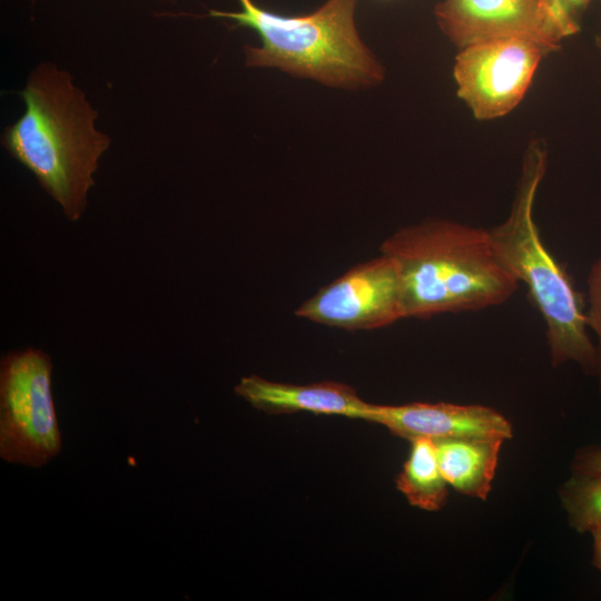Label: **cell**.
I'll use <instances>...</instances> for the list:
<instances>
[{
  "mask_svg": "<svg viewBox=\"0 0 601 601\" xmlns=\"http://www.w3.org/2000/svg\"><path fill=\"white\" fill-rule=\"evenodd\" d=\"M21 97L24 112L6 128L2 145L36 176L65 216L78 220L111 139L96 129L98 112L71 76L50 62L31 71Z\"/></svg>",
  "mask_w": 601,
  "mask_h": 601,
  "instance_id": "6da1fadb",
  "label": "cell"
},
{
  "mask_svg": "<svg viewBox=\"0 0 601 601\" xmlns=\"http://www.w3.org/2000/svg\"><path fill=\"white\" fill-rule=\"evenodd\" d=\"M380 252L397 265L406 318L481 311L506 302L519 288L489 229L428 219L397 229Z\"/></svg>",
  "mask_w": 601,
  "mask_h": 601,
  "instance_id": "7a4b0ae2",
  "label": "cell"
},
{
  "mask_svg": "<svg viewBox=\"0 0 601 601\" xmlns=\"http://www.w3.org/2000/svg\"><path fill=\"white\" fill-rule=\"evenodd\" d=\"M239 11L210 10L234 27L256 31L260 47L245 46L247 67L278 68L296 77L341 88L376 86L384 68L355 27L357 0H327L308 14L284 16L253 0H238Z\"/></svg>",
  "mask_w": 601,
  "mask_h": 601,
  "instance_id": "3957f363",
  "label": "cell"
},
{
  "mask_svg": "<svg viewBox=\"0 0 601 601\" xmlns=\"http://www.w3.org/2000/svg\"><path fill=\"white\" fill-rule=\"evenodd\" d=\"M545 168V148L534 141L525 152L510 215L489 234L499 259L519 283L526 285L545 322L552 365L575 362L591 375L595 374L597 348L587 332L584 295L543 244L533 217Z\"/></svg>",
  "mask_w": 601,
  "mask_h": 601,
  "instance_id": "277c9868",
  "label": "cell"
},
{
  "mask_svg": "<svg viewBox=\"0 0 601 601\" xmlns=\"http://www.w3.org/2000/svg\"><path fill=\"white\" fill-rule=\"evenodd\" d=\"M50 357L38 348L10 352L0 371V456L39 467L61 450L51 394Z\"/></svg>",
  "mask_w": 601,
  "mask_h": 601,
  "instance_id": "5b68a950",
  "label": "cell"
},
{
  "mask_svg": "<svg viewBox=\"0 0 601 601\" xmlns=\"http://www.w3.org/2000/svg\"><path fill=\"white\" fill-rule=\"evenodd\" d=\"M434 14L442 32L460 49L516 38L535 42L550 53L580 30L578 20L556 0H444L435 6Z\"/></svg>",
  "mask_w": 601,
  "mask_h": 601,
  "instance_id": "8992f818",
  "label": "cell"
},
{
  "mask_svg": "<svg viewBox=\"0 0 601 601\" xmlns=\"http://www.w3.org/2000/svg\"><path fill=\"white\" fill-rule=\"evenodd\" d=\"M545 55L538 43L516 38L466 46L453 68L457 96L476 119L500 118L521 102Z\"/></svg>",
  "mask_w": 601,
  "mask_h": 601,
  "instance_id": "52a82bcc",
  "label": "cell"
},
{
  "mask_svg": "<svg viewBox=\"0 0 601 601\" xmlns=\"http://www.w3.org/2000/svg\"><path fill=\"white\" fill-rule=\"evenodd\" d=\"M298 317L346 331H370L405 317L396 263L381 254L322 287L296 311Z\"/></svg>",
  "mask_w": 601,
  "mask_h": 601,
  "instance_id": "ba28073f",
  "label": "cell"
},
{
  "mask_svg": "<svg viewBox=\"0 0 601 601\" xmlns=\"http://www.w3.org/2000/svg\"><path fill=\"white\" fill-rule=\"evenodd\" d=\"M364 421L384 425L393 434L408 441H432L452 437L513 436L509 420L484 405L414 402L403 405L370 404Z\"/></svg>",
  "mask_w": 601,
  "mask_h": 601,
  "instance_id": "9c48e42d",
  "label": "cell"
},
{
  "mask_svg": "<svg viewBox=\"0 0 601 601\" xmlns=\"http://www.w3.org/2000/svg\"><path fill=\"white\" fill-rule=\"evenodd\" d=\"M235 392L255 408L269 414L311 412L363 420L370 407L353 387L339 382L296 385L249 375L240 380Z\"/></svg>",
  "mask_w": 601,
  "mask_h": 601,
  "instance_id": "30bf717a",
  "label": "cell"
},
{
  "mask_svg": "<svg viewBox=\"0 0 601 601\" xmlns=\"http://www.w3.org/2000/svg\"><path fill=\"white\" fill-rule=\"evenodd\" d=\"M497 437H452L434 441L441 472L455 491L486 500L503 444Z\"/></svg>",
  "mask_w": 601,
  "mask_h": 601,
  "instance_id": "8fae6325",
  "label": "cell"
},
{
  "mask_svg": "<svg viewBox=\"0 0 601 601\" xmlns=\"http://www.w3.org/2000/svg\"><path fill=\"white\" fill-rule=\"evenodd\" d=\"M396 477L397 490L408 503L425 511L441 510L447 500V483L441 472L434 441L415 439Z\"/></svg>",
  "mask_w": 601,
  "mask_h": 601,
  "instance_id": "7c38bea8",
  "label": "cell"
},
{
  "mask_svg": "<svg viewBox=\"0 0 601 601\" xmlns=\"http://www.w3.org/2000/svg\"><path fill=\"white\" fill-rule=\"evenodd\" d=\"M559 493L571 528L584 533L601 526V472H572Z\"/></svg>",
  "mask_w": 601,
  "mask_h": 601,
  "instance_id": "4fadbf2b",
  "label": "cell"
},
{
  "mask_svg": "<svg viewBox=\"0 0 601 601\" xmlns=\"http://www.w3.org/2000/svg\"><path fill=\"white\" fill-rule=\"evenodd\" d=\"M587 325L597 337V367L595 374L599 380V390L601 392V257L591 266L588 275V306L585 311Z\"/></svg>",
  "mask_w": 601,
  "mask_h": 601,
  "instance_id": "5bb4252c",
  "label": "cell"
},
{
  "mask_svg": "<svg viewBox=\"0 0 601 601\" xmlns=\"http://www.w3.org/2000/svg\"><path fill=\"white\" fill-rule=\"evenodd\" d=\"M571 470L583 473L601 472V446L590 445L579 450L573 457Z\"/></svg>",
  "mask_w": 601,
  "mask_h": 601,
  "instance_id": "9a60e30c",
  "label": "cell"
},
{
  "mask_svg": "<svg viewBox=\"0 0 601 601\" xmlns=\"http://www.w3.org/2000/svg\"><path fill=\"white\" fill-rule=\"evenodd\" d=\"M590 1L591 0H556L562 9L574 19H577L578 14L587 8Z\"/></svg>",
  "mask_w": 601,
  "mask_h": 601,
  "instance_id": "2e32d148",
  "label": "cell"
},
{
  "mask_svg": "<svg viewBox=\"0 0 601 601\" xmlns=\"http://www.w3.org/2000/svg\"><path fill=\"white\" fill-rule=\"evenodd\" d=\"M593 538V565L601 571V526L590 531Z\"/></svg>",
  "mask_w": 601,
  "mask_h": 601,
  "instance_id": "e0dca14e",
  "label": "cell"
},
{
  "mask_svg": "<svg viewBox=\"0 0 601 601\" xmlns=\"http://www.w3.org/2000/svg\"><path fill=\"white\" fill-rule=\"evenodd\" d=\"M595 45L601 50V32L595 38Z\"/></svg>",
  "mask_w": 601,
  "mask_h": 601,
  "instance_id": "ac0fdd59",
  "label": "cell"
}]
</instances>
